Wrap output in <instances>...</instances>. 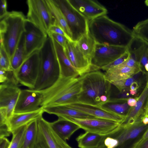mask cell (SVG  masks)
<instances>
[{"instance_id": "obj_50", "label": "cell", "mask_w": 148, "mask_h": 148, "mask_svg": "<svg viewBox=\"0 0 148 148\" xmlns=\"http://www.w3.org/2000/svg\"><path fill=\"white\" fill-rule=\"evenodd\" d=\"M144 68L146 70L148 71V63L145 66Z\"/></svg>"}, {"instance_id": "obj_29", "label": "cell", "mask_w": 148, "mask_h": 148, "mask_svg": "<svg viewBox=\"0 0 148 148\" xmlns=\"http://www.w3.org/2000/svg\"><path fill=\"white\" fill-rule=\"evenodd\" d=\"M76 43L81 51L90 61L96 43L89 32L83 35Z\"/></svg>"}, {"instance_id": "obj_43", "label": "cell", "mask_w": 148, "mask_h": 148, "mask_svg": "<svg viewBox=\"0 0 148 148\" xmlns=\"http://www.w3.org/2000/svg\"><path fill=\"white\" fill-rule=\"evenodd\" d=\"M10 143L6 137L0 138V148H9Z\"/></svg>"}, {"instance_id": "obj_53", "label": "cell", "mask_w": 148, "mask_h": 148, "mask_svg": "<svg viewBox=\"0 0 148 148\" xmlns=\"http://www.w3.org/2000/svg\"></svg>"}, {"instance_id": "obj_38", "label": "cell", "mask_w": 148, "mask_h": 148, "mask_svg": "<svg viewBox=\"0 0 148 148\" xmlns=\"http://www.w3.org/2000/svg\"><path fill=\"white\" fill-rule=\"evenodd\" d=\"M8 122L7 109L5 108H0V126L7 125Z\"/></svg>"}, {"instance_id": "obj_1", "label": "cell", "mask_w": 148, "mask_h": 148, "mask_svg": "<svg viewBox=\"0 0 148 148\" xmlns=\"http://www.w3.org/2000/svg\"><path fill=\"white\" fill-rule=\"evenodd\" d=\"M88 26L97 43L127 47L135 38L132 30L106 15L89 21Z\"/></svg>"}, {"instance_id": "obj_27", "label": "cell", "mask_w": 148, "mask_h": 148, "mask_svg": "<svg viewBox=\"0 0 148 148\" xmlns=\"http://www.w3.org/2000/svg\"><path fill=\"white\" fill-rule=\"evenodd\" d=\"M128 99L110 100L99 107L107 111L121 115L125 116L128 112L129 105L126 102Z\"/></svg>"}, {"instance_id": "obj_21", "label": "cell", "mask_w": 148, "mask_h": 148, "mask_svg": "<svg viewBox=\"0 0 148 148\" xmlns=\"http://www.w3.org/2000/svg\"><path fill=\"white\" fill-rule=\"evenodd\" d=\"M53 40L60 66V77H76L79 76V73L67 57L64 48Z\"/></svg>"}, {"instance_id": "obj_4", "label": "cell", "mask_w": 148, "mask_h": 148, "mask_svg": "<svg viewBox=\"0 0 148 148\" xmlns=\"http://www.w3.org/2000/svg\"><path fill=\"white\" fill-rule=\"evenodd\" d=\"M39 53V72L33 90L41 91L50 87L57 81L60 77V71L53 40L51 37L48 36Z\"/></svg>"}, {"instance_id": "obj_30", "label": "cell", "mask_w": 148, "mask_h": 148, "mask_svg": "<svg viewBox=\"0 0 148 148\" xmlns=\"http://www.w3.org/2000/svg\"><path fill=\"white\" fill-rule=\"evenodd\" d=\"M37 132V120L33 121L27 124L22 148H34Z\"/></svg>"}, {"instance_id": "obj_12", "label": "cell", "mask_w": 148, "mask_h": 148, "mask_svg": "<svg viewBox=\"0 0 148 148\" xmlns=\"http://www.w3.org/2000/svg\"><path fill=\"white\" fill-rule=\"evenodd\" d=\"M25 55L26 58L34 52L39 50L48 37L47 34L31 21L24 23Z\"/></svg>"}, {"instance_id": "obj_42", "label": "cell", "mask_w": 148, "mask_h": 148, "mask_svg": "<svg viewBox=\"0 0 148 148\" xmlns=\"http://www.w3.org/2000/svg\"><path fill=\"white\" fill-rule=\"evenodd\" d=\"M12 134L8 130L7 125L0 126V138L9 136Z\"/></svg>"}, {"instance_id": "obj_16", "label": "cell", "mask_w": 148, "mask_h": 148, "mask_svg": "<svg viewBox=\"0 0 148 148\" xmlns=\"http://www.w3.org/2000/svg\"><path fill=\"white\" fill-rule=\"evenodd\" d=\"M71 5L88 21L106 15L107 9L96 0H68Z\"/></svg>"}, {"instance_id": "obj_20", "label": "cell", "mask_w": 148, "mask_h": 148, "mask_svg": "<svg viewBox=\"0 0 148 148\" xmlns=\"http://www.w3.org/2000/svg\"><path fill=\"white\" fill-rule=\"evenodd\" d=\"M44 111L41 108L36 111L25 113H14L8 120L7 126L8 131L12 133L18 128L27 125L31 121L42 116Z\"/></svg>"}, {"instance_id": "obj_3", "label": "cell", "mask_w": 148, "mask_h": 148, "mask_svg": "<svg viewBox=\"0 0 148 148\" xmlns=\"http://www.w3.org/2000/svg\"><path fill=\"white\" fill-rule=\"evenodd\" d=\"M80 77L82 89L77 102L99 107L109 101L112 84L105 79L104 73L98 70Z\"/></svg>"}, {"instance_id": "obj_11", "label": "cell", "mask_w": 148, "mask_h": 148, "mask_svg": "<svg viewBox=\"0 0 148 148\" xmlns=\"http://www.w3.org/2000/svg\"><path fill=\"white\" fill-rule=\"evenodd\" d=\"M127 47L96 43L90 61L94 71H98L123 54Z\"/></svg>"}, {"instance_id": "obj_10", "label": "cell", "mask_w": 148, "mask_h": 148, "mask_svg": "<svg viewBox=\"0 0 148 148\" xmlns=\"http://www.w3.org/2000/svg\"><path fill=\"white\" fill-rule=\"evenodd\" d=\"M37 121L38 132L34 148H73L58 136L50 122L42 116Z\"/></svg>"}, {"instance_id": "obj_41", "label": "cell", "mask_w": 148, "mask_h": 148, "mask_svg": "<svg viewBox=\"0 0 148 148\" xmlns=\"http://www.w3.org/2000/svg\"><path fill=\"white\" fill-rule=\"evenodd\" d=\"M148 139V127L142 137L133 145L132 148H135L139 146Z\"/></svg>"}, {"instance_id": "obj_18", "label": "cell", "mask_w": 148, "mask_h": 148, "mask_svg": "<svg viewBox=\"0 0 148 148\" xmlns=\"http://www.w3.org/2000/svg\"><path fill=\"white\" fill-rule=\"evenodd\" d=\"M148 97V83L139 96L136 98L137 102L136 105L130 108L123 121L121 123L122 127L133 124L135 122L142 121L144 117V111L142 108L145 101Z\"/></svg>"}, {"instance_id": "obj_17", "label": "cell", "mask_w": 148, "mask_h": 148, "mask_svg": "<svg viewBox=\"0 0 148 148\" xmlns=\"http://www.w3.org/2000/svg\"><path fill=\"white\" fill-rule=\"evenodd\" d=\"M97 118L111 120L120 123L124 120L125 116L121 115L107 111L99 107L76 102L65 106Z\"/></svg>"}, {"instance_id": "obj_46", "label": "cell", "mask_w": 148, "mask_h": 148, "mask_svg": "<svg viewBox=\"0 0 148 148\" xmlns=\"http://www.w3.org/2000/svg\"><path fill=\"white\" fill-rule=\"evenodd\" d=\"M135 148H148V139L143 144Z\"/></svg>"}, {"instance_id": "obj_47", "label": "cell", "mask_w": 148, "mask_h": 148, "mask_svg": "<svg viewBox=\"0 0 148 148\" xmlns=\"http://www.w3.org/2000/svg\"><path fill=\"white\" fill-rule=\"evenodd\" d=\"M144 109V117H148V98Z\"/></svg>"}, {"instance_id": "obj_7", "label": "cell", "mask_w": 148, "mask_h": 148, "mask_svg": "<svg viewBox=\"0 0 148 148\" xmlns=\"http://www.w3.org/2000/svg\"><path fill=\"white\" fill-rule=\"evenodd\" d=\"M28 11L27 19L32 22L47 34L55 20L46 0H27Z\"/></svg>"}, {"instance_id": "obj_22", "label": "cell", "mask_w": 148, "mask_h": 148, "mask_svg": "<svg viewBox=\"0 0 148 148\" xmlns=\"http://www.w3.org/2000/svg\"><path fill=\"white\" fill-rule=\"evenodd\" d=\"M57 120L50 122V125L55 133L64 140H69L71 136L77 130L80 129L76 124L58 117Z\"/></svg>"}, {"instance_id": "obj_40", "label": "cell", "mask_w": 148, "mask_h": 148, "mask_svg": "<svg viewBox=\"0 0 148 148\" xmlns=\"http://www.w3.org/2000/svg\"><path fill=\"white\" fill-rule=\"evenodd\" d=\"M7 8V1L6 0H1L0 1V18L3 17L8 13Z\"/></svg>"}, {"instance_id": "obj_2", "label": "cell", "mask_w": 148, "mask_h": 148, "mask_svg": "<svg viewBox=\"0 0 148 148\" xmlns=\"http://www.w3.org/2000/svg\"><path fill=\"white\" fill-rule=\"evenodd\" d=\"M82 89L80 76L76 77H60L50 87L40 91L43 96L40 108L66 106L77 102Z\"/></svg>"}, {"instance_id": "obj_36", "label": "cell", "mask_w": 148, "mask_h": 148, "mask_svg": "<svg viewBox=\"0 0 148 148\" xmlns=\"http://www.w3.org/2000/svg\"><path fill=\"white\" fill-rule=\"evenodd\" d=\"M47 35L64 48L66 46L67 41L69 40L65 36L58 34L49 32L48 33Z\"/></svg>"}, {"instance_id": "obj_19", "label": "cell", "mask_w": 148, "mask_h": 148, "mask_svg": "<svg viewBox=\"0 0 148 148\" xmlns=\"http://www.w3.org/2000/svg\"><path fill=\"white\" fill-rule=\"evenodd\" d=\"M148 127V124H144L140 121L125 127H122L120 125L118 131L108 136L116 139L119 142V146L129 140L136 138Z\"/></svg>"}, {"instance_id": "obj_32", "label": "cell", "mask_w": 148, "mask_h": 148, "mask_svg": "<svg viewBox=\"0 0 148 148\" xmlns=\"http://www.w3.org/2000/svg\"><path fill=\"white\" fill-rule=\"evenodd\" d=\"M27 124L18 128L12 133V137L9 148H22Z\"/></svg>"}, {"instance_id": "obj_5", "label": "cell", "mask_w": 148, "mask_h": 148, "mask_svg": "<svg viewBox=\"0 0 148 148\" xmlns=\"http://www.w3.org/2000/svg\"><path fill=\"white\" fill-rule=\"evenodd\" d=\"M26 19L22 12L15 11L8 12L0 18V45L3 47L10 60L24 32Z\"/></svg>"}, {"instance_id": "obj_28", "label": "cell", "mask_w": 148, "mask_h": 148, "mask_svg": "<svg viewBox=\"0 0 148 148\" xmlns=\"http://www.w3.org/2000/svg\"><path fill=\"white\" fill-rule=\"evenodd\" d=\"M25 35L22 34L10 60V64L13 71L17 70L26 58L25 55Z\"/></svg>"}, {"instance_id": "obj_26", "label": "cell", "mask_w": 148, "mask_h": 148, "mask_svg": "<svg viewBox=\"0 0 148 148\" xmlns=\"http://www.w3.org/2000/svg\"><path fill=\"white\" fill-rule=\"evenodd\" d=\"M55 20V24L59 26L64 32L67 39L72 41V34L64 15L52 0H46Z\"/></svg>"}, {"instance_id": "obj_15", "label": "cell", "mask_w": 148, "mask_h": 148, "mask_svg": "<svg viewBox=\"0 0 148 148\" xmlns=\"http://www.w3.org/2000/svg\"><path fill=\"white\" fill-rule=\"evenodd\" d=\"M21 90L12 83L3 84L0 86V108L7 109L8 121L14 111Z\"/></svg>"}, {"instance_id": "obj_8", "label": "cell", "mask_w": 148, "mask_h": 148, "mask_svg": "<svg viewBox=\"0 0 148 148\" xmlns=\"http://www.w3.org/2000/svg\"><path fill=\"white\" fill-rule=\"evenodd\" d=\"M61 117L72 122L86 132L107 136L118 131L121 123L109 120L94 118H77L69 116Z\"/></svg>"}, {"instance_id": "obj_48", "label": "cell", "mask_w": 148, "mask_h": 148, "mask_svg": "<svg viewBox=\"0 0 148 148\" xmlns=\"http://www.w3.org/2000/svg\"><path fill=\"white\" fill-rule=\"evenodd\" d=\"M142 122L145 124H148V117H144L142 119Z\"/></svg>"}, {"instance_id": "obj_34", "label": "cell", "mask_w": 148, "mask_h": 148, "mask_svg": "<svg viewBox=\"0 0 148 148\" xmlns=\"http://www.w3.org/2000/svg\"><path fill=\"white\" fill-rule=\"evenodd\" d=\"M135 77H132L115 81L111 82V83L121 92L124 90L130 89L131 84L134 82L135 78H136V76H135Z\"/></svg>"}, {"instance_id": "obj_31", "label": "cell", "mask_w": 148, "mask_h": 148, "mask_svg": "<svg viewBox=\"0 0 148 148\" xmlns=\"http://www.w3.org/2000/svg\"><path fill=\"white\" fill-rule=\"evenodd\" d=\"M134 36L148 45V18L138 22L132 30Z\"/></svg>"}, {"instance_id": "obj_45", "label": "cell", "mask_w": 148, "mask_h": 148, "mask_svg": "<svg viewBox=\"0 0 148 148\" xmlns=\"http://www.w3.org/2000/svg\"><path fill=\"white\" fill-rule=\"evenodd\" d=\"M139 88V86L138 84L136 82H133L131 85L130 88L131 90H135Z\"/></svg>"}, {"instance_id": "obj_49", "label": "cell", "mask_w": 148, "mask_h": 148, "mask_svg": "<svg viewBox=\"0 0 148 148\" xmlns=\"http://www.w3.org/2000/svg\"><path fill=\"white\" fill-rule=\"evenodd\" d=\"M130 92L131 95H134L136 94L137 90H133L130 89Z\"/></svg>"}, {"instance_id": "obj_25", "label": "cell", "mask_w": 148, "mask_h": 148, "mask_svg": "<svg viewBox=\"0 0 148 148\" xmlns=\"http://www.w3.org/2000/svg\"><path fill=\"white\" fill-rule=\"evenodd\" d=\"M106 136L88 132L82 134L76 138L79 148H98Z\"/></svg>"}, {"instance_id": "obj_24", "label": "cell", "mask_w": 148, "mask_h": 148, "mask_svg": "<svg viewBox=\"0 0 148 148\" xmlns=\"http://www.w3.org/2000/svg\"><path fill=\"white\" fill-rule=\"evenodd\" d=\"M140 72L134 68L116 66L111 68L104 73L105 79L111 82L132 77Z\"/></svg>"}, {"instance_id": "obj_33", "label": "cell", "mask_w": 148, "mask_h": 148, "mask_svg": "<svg viewBox=\"0 0 148 148\" xmlns=\"http://www.w3.org/2000/svg\"><path fill=\"white\" fill-rule=\"evenodd\" d=\"M0 69L8 71H13L10 64V59L3 47L0 45Z\"/></svg>"}, {"instance_id": "obj_37", "label": "cell", "mask_w": 148, "mask_h": 148, "mask_svg": "<svg viewBox=\"0 0 148 148\" xmlns=\"http://www.w3.org/2000/svg\"><path fill=\"white\" fill-rule=\"evenodd\" d=\"M119 66H127L134 68L140 72L142 71V69L139 63L129 56L128 58L121 64Z\"/></svg>"}, {"instance_id": "obj_39", "label": "cell", "mask_w": 148, "mask_h": 148, "mask_svg": "<svg viewBox=\"0 0 148 148\" xmlns=\"http://www.w3.org/2000/svg\"><path fill=\"white\" fill-rule=\"evenodd\" d=\"M49 32L58 34L64 36L67 38L66 35L63 30L59 26L56 24L51 26L50 27L48 31L47 34Z\"/></svg>"}, {"instance_id": "obj_13", "label": "cell", "mask_w": 148, "mask_h": 148, "mask_svg": "<svg viewBox=\"0 0 148 148\" xmlns=\"http://www.w3.org/2000/svg\"><path fill=\"white\" fill-rule=\"evenodd\" d=\"M42 97L40 91L30 89L21 90L14 113H27L38 110L41 108Z\"/></svg>"}, {"instance_id": "obj_23", "label": "cell", "mask_w": 148, "mask_h": 148, "mask_svg": "<svg viewBox=\"0 0 148 148\" xmlns=\"http://www.w3.org/2000/svg\"><path fill=\"white\" fill-rule=\"evenodd\" d=\"M44 112L58 117L69 116L77 118H94V116L65 106H57L42 108Z\"/></svg>"}, {"instance_id": "obj_6", "label": "cell", "mask_w": 148, "mask_h": 148, "mask_svg": "<svg viewBox=\"0 0 148 148\" xmlns=\"http://www.w3.org/2000/svg\"><path fill=\"white\" fill-rule=\"evenodd\" d=\"M64 16L72 34V41L77 42L88 32V21L75 9L68 0H52Z\"/></svg>"}, {"instance_id": "obj_52", "label": "cell", "mask_w": 148, "mask_h": 148, "mask_svg": "<svg viewBox=\"0 0 148 148\" xmlns=\"http://www.w3.org/2000/svg\"><path fill=\"white\" fill-rule=\"evenodd\" d=\"M147 83H148V73L147 74Z\"/></svg>"}, {"instance_id": "obj_14", "label": "cell", "mask_w": 148, "mask_h": 148, "mask_svg": "<svg viewBox=\"0 0 148 148\" xmlns=\"http://www.w3.org/2000/svg\"><path fill=\"white\" fill-rule=\"evenodd\" d=\"M64 49L67 57L79 76L94 71L90 60L81 51L76 42L68 40Z\"/></svg>"}, {"instance_id": "obj_9", "label": "cell", "mask_w": 148, "mask_h": 148, "mask_svg": "<svg viewBox=\"0 0 148 148\" xmlns=\"http://www.w3.org/2000/svg\"><path fill=\"white\" fill-rule=\"evenodd\" d=\"M39 63V51H36L27 57L17 70L13 71L17 82L34 89L38 77Z\"/></svg>"}, {"instance_id": "obj_51", "label": "cell", "mask_w": 148, "mask_h": 148, "mask_svg": "<svg viewBox=\"0 0 148 148\" xmlns=\"http://www.w3.org/2000/svg\"><path fill=\"white\" fill-rule=\"evenodd\" d=\"M145 5L148 6V0H146L145 1Z\"/></svg>"}, {"instance_id": "obj_44", "label": "cell", "mask_w": 148, "mask_h": 148, "mask_svg": "<svg viewBox=\"0 0 148 148\" xmlns=\"http://www.w3.org/2000/svg\"><path fill=\"white\" fill-rule=\"evenodd\" d=\"M127 101L129 106L134 107L136 104L137 100L136 98H130L127 99Z\"/></svg>"}, {"instance_id": "obj_35", "label": "cell", "mask_w": 148, "mask_h": 148, "mask_svg": "<svg viewBox=\"0 0 148 148\" xmlns=\"http://www.w3.org/2000/svg\"><path fill=\"white\" fill-rule=\"evenodd\" d=\"M130 55L127 49V51L123 54L110 63L103 67L101 69L106 71L111 68L117 66L127 60L129 58Z\"/></svg>"}]
</instances>
